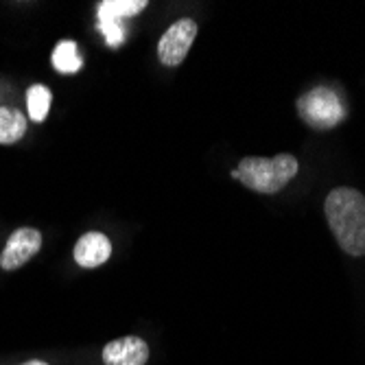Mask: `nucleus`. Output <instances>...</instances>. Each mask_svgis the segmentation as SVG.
<instances>
[{"mask_svg": "<svg viewBox=\"0 0 365 365\" xmlns=\"http://www.w3.org/2000/svg\"><path fill=\"white\" fill-rule=\"evenodd\" d=\"M195 38H197V22L190 18L178 20L162 33V38L158 42V59L164 66L175 68V66H180L186 59Z\"/></svg>", "mask_w": 365, "mask_h": 365, "instance_id": "20e7f679", "label": "nucleus"}, {"mask_svg": "<svg viewBox=\"0 0 365 365\" xmlns=\"http://www.w3.org/2000/svg\"><path fill=\"white\" fill-rule=\"evenodd\" d=\"M42 247V235L36 227H20L7 239L5 250L0 254V269L14 272L26 264Z\"/></svg>", "mask_w": 365, "mask_h": 365, "instance_id": "39448f33", "label": "nucleus"}, {"mask_svg": "<svg viewBox=\"0 0 365 365\" xmlns=\"http://www.w3.org/2000/svg\"><path fill=\"white\" fill-rule=\"evenodd\" d=\"M26 134V116L16 108H0V145H16Z\"/></svg>", "mask_w": 365, "mask_h": 365, "instance_id": "1a4fd4ad", "label": "nucleus"}, {"mask_svg": "<svg viewBox=\"0 0 365 365\" xmlns=\"http://www.w3.org/2000/svg\"><path fill=\"white\" fill-rule=\"evenodd\" d=\"M149 359V346L140 337H120L103 348L106 365H145Z\"/></svg>", "mask_w": 365, "mask_h": 365, "instance_id": "423d86ee", "label": "nucleus"}, {"mask_svg": "<svg viewBox=\"0 0 365 365\" xmlns=\"http://www.w3.org/2000/svg\"><path fill=\"white\" fill-rule=\"evenodd\" d=\"M112 256V243L101 232H88L75 245V262L83 269H94Z\"/></svg>", "mask_w": 365, "mask_h": 365, "instance_id": "0eeeda50", "label": "nucleus"}, {"mask_svg": "<svg viewBox=\"0 0 365 365\" xmlns=\"http://www.w3.org/2000/svg\"><path fill=\"white\" fill-rule=\"evenodd\" d=\"M147 5H149L147 0H103V3H98L96 11H103L108 16L125 20L131 16H138Z\"/></svg>", "mask_w": 365, "mask_h": 365, "instance_id": "9b49d317", "label": "nucleus"}, {"mask_svg": "<svg viewBox=\"0 0 365 365\" xmlns=\"http://www.w3.org/2000/svg\"><path fill=\"white\" fill-rule=\"evenodd\" d=\"M324 215L339 247L350 256H365V197L339 186L328 192Z\"/></svg>", "mask_w": 365, "mask_h": 365, "instance_id": "f257e3e1", "label": "nucleus"}, {"mask_svg": "<svg viewBox=\"0 0 365 365\" xmlns=\"http://www.w3.org/2000/svg\"><path fill=\"white\" fill-rule=\"evenodd\" d=\"M51 90L42 83H36L26 90V110H29V118L36 120V123H42L46 116H48V110H51Z\"/></svg>", "mask_w": 365, "mask_h": 365, "instance_id": "9d476101", "label": "nucleus"}, {"mask_svg": "<svg viewBox=\"0 0 365 365\" xmlns=\"http://www.w3.org/2000/svg\"><path fill=\"white\" fill-rule=\"evenodd\" d=\"M96 18H98V31L106 36V42L116 48L123 44L125 40V29H123V20L114 18V16H108L103 11H96Z\"/></svg>", "mask_w": 365, "mask_h": 365, "instance_id": "f8f14e48", "label": "nucleus"}, {"mask_svg": "<svg viewBox=\"0 0 365 365\" xmlns=\"http://www.w3.org/2000/svg\"><path fill=\"white\" fill-rule=\"evenodd\" d=\"M20 365H48V363H46V361H40V359H33V361L20 363Z\"/></svg>", "mask_w": 365, "mask_h": 365, "instance_id": "ddd939ff", "label": "nucleus"}, {"mask_svg": "<svg viewBox=\"0 0 365 365\" xmlns=\"http://www.w3.org/2000/svg\"><path fill=\"white\" fill-rule=\"evenodd\" d=\"M297 171L300 162L291 153H280L276 158H243L237 167L239 182L262 195H274L287 188Z\"/></svg>", "mask_w": 365, "mask_h": 365, "instance_id": "f03ea898", "label": "nucleus"}, {"mask_svg": "<svg viewBox=\"0 0 365 365\" xmlns=\"http://www.w3.org/2000/svg\"><path fill=\"white\" fill-rule=\"evenodd\" d=\"M51 61H53V68L61 75H75L83 68V59L77 51V42L73 40H61L55 46Z\"/></svg>", "mask_w": 365, "mask_h": 365, "instance_id": "6e6552de", "label": "nucleus"}, {"mask_svg": "<svg viewBox=\"0 0 365 365\" xmlns=\"http://www.w3.org/2000/svg\"><path fill=\"white\" fill-rule=\"evenodd\" d=\"M295 108L300 118L309 127L319 129V131L333 129L346 118V106L341 101V96L333 88H326V86H317L309 90L307 94H302L295 101Z\"/></svg>", "mask_w": 365, "mask_h": 365, "instance_id": "7ed1b4c3", "label": "nucleus"}]
</instances>
